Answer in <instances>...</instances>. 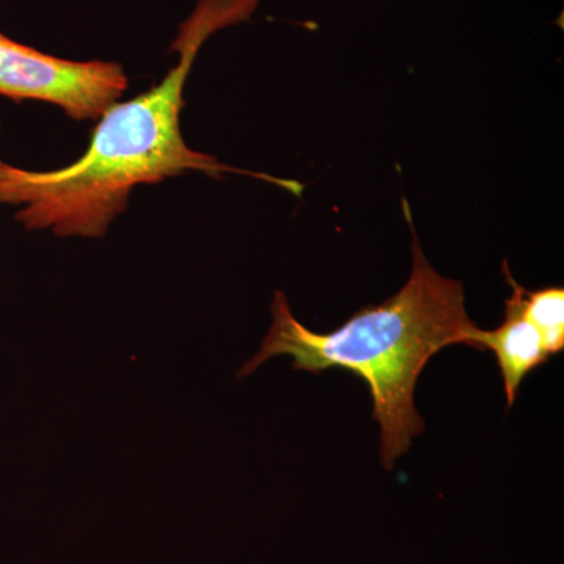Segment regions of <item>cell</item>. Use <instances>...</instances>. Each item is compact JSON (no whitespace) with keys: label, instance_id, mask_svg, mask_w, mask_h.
Masks as SVG:
<instances>
[{"label":"cell","instance_id":"6da1fadb","mask_svg":"<svg viewBox=\"0 0 564 564\" xmlns=\"http://www.w3.org/2000/svg\"><path fill=\"white\" fill-rule=\"evenodd\" d=\"M262 0H198L170 47L177 63L161 84L126 102H115L91 133L76 162L32 172L0 163V204L18 206L29 231L102 239L128 209L133 188L188 172L220 176L243 173L193 151L181 132L185 82L207 40L250 21Z\"/></svg>","mask_w":564,"mask_h":564},{"label":"cell","instance_id":"7a4b0ae2","mask_svg":"<svg viewBox=\"0 0 564 564\" xmlns=\"http://www.w3.org/2000/svg\"><path fill=\"white\" fill-rule=\"evenodd\" d=\"M404 217L413 234V270L395 295L352 314L332 333H315L296 321L281 291L274 292L273 322L261 350L245 364L248 377L274 356L293 359V369L318 373L344 369L358 375L372 395V417L381 429V463L392 469L425 423L414 403L426 364L451 345L466 344L475 323L459 281L433 269L415 234L410 206Z\"/></svg>","mask_w":564,"mask_h":564},{"label":"cell","instance_id":"3957f363","mask_svg":"<svg viewBox=\"0 0 564 564\" xmlns=\"http://www.w3.org/2000/svg\"><path fill=\"white\" fill-rule=\"evenodd\" d=\"M129 79L120 63L44 54L0 31V96L47 102L76 121H98L120 101Z\"/></svg>","mask_w":564,"mask_h":564},{"label":"cell","instance_id":"277c9868","mask_svg":"<svg viewBox=\"0 0 564 564\" xmlns=\"http://www.w3.org/2000/svg\"><path fill=\"white\" fill-rule=\"evenodd\" d=\"M467 345L475 350H491L502 372L508 408L513 406L519 389L538 367L549 361L543 339L536 328L522 314L518 295L511 291L510 299L505 300V318L499 328L492 332L474 326Z\"/></svg>","mask_w":564,"mask_h":564},{"label":"cell","instance_id":"5b68a950","mask_svg":"<svg viewBox=\"0 0 564 564\" xmlns=\"http://www.w3.org/2000/svg\"><path fill=\"white\" fill-rule=\"evenodd\" d=\"M505 280L511 285V291L518 295L522 314L532 323L543 339L549 356L558 355L564 348V289L544 288L538 291H527L510 272V267L503 262Z\"/></svg>","mask_w":564,"mask_h":564},{"label":"cell","instance_id":"8992f818","mask_svg":"<svg viewBox=\"0 0 564 564\" xmlns=\"http://www.w3.org/2000/svg\"><path fill=\"white\" fill-rule=\"evenodd\" d=\"M0 163H2V161H0Z\"/></svg>","mask_w":564,"mask_h":564}]
</instances>
